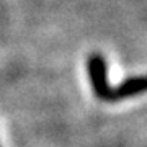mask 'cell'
Here are the masks:
<instances>
[{"label":"cell","instance_id":"obj_1","mask_svg":"<svg viewBox=\"0 0 147 147\" xmlns=\"http://www.w3.org/2000/svg\"><path fill=\"white\" fill-rule=\"evenodd\" d=\"M87 70L95 96L103 101H111L113 88L108 82V65L105 57L101 54H92L87 61Z\"/></svg>","mask_w":147,"mask_h":147},{"label":"cell","instance_id":"obj_2","mask_svg":"<svg viewBox=\"0 0 147 147\" xmlns=\"http://www.w3.org/2000/svg\"><path fill=\"white\" fill-rule=\"evenodd\" d=\"M147 92V75H136V77H127L123 80L116 88H113L111 101L126 100L131 96H137Z\"/></svg>","mask_w":147,"mask_h":147}]
</instances>
